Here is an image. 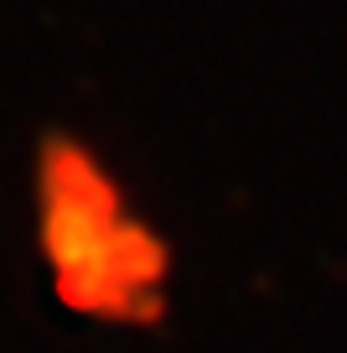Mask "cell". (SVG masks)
I'll return each mask as SVG.
<instances>
[{
  "mask_svg": "<svg viewBox=\"0 0 347 353\" xmlns=\"http://www.w3.org/2000/svg\"><path fill=\"white\" fill-rule=\"evenodd\" d=\"M32 239L57 307L98 327H151L171 301V244L125 176L78 135H47L32 166Z\"/></svg>",
  "mask_w": 347,
  "mask_h": 353,
  "instance_id": "1",
  "label": "cell"
}]
</instances>
